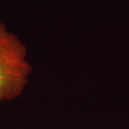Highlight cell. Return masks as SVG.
<instances>
[{"instance_id": "cell-1", "label": "cell", "mask_w": 129, "mask_h": 129, "mask_svg": "<svg viewBox=\"0 0 129 129\" xmlns=\"http://www.w3.org/2000/svg\"><path fill=\"white\" fill-rule=\"evenodd\" d=\"M31 71L25 45L0 21V103L22 94Z\"/></svg>"}]
</instances>
